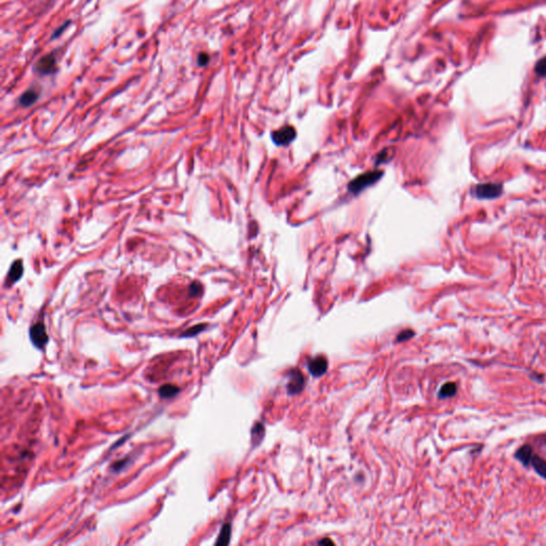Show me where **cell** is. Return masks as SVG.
I'll return each mask as SVG.
<instances>
[{
  "label": "cell",
  "mask_w": 546,
  "mask_h": 546,
  "mask_svg": "<svg viewBox=\"0 0 546 546\" xmlns=\"http://www.w3.org/2000/svg\"><path fill=\"white\" fill-rule=\"evenodd\" d=\"M413 335H414V332L412 330H405L401 332L399 336L397 337V341H404V340L410 339Z\"/></svg>",
  "instance_id": "18"
},
{
  "label": "cell",
  "mask_w": 546,
  "mask_h": 546,
  "mask_svg": "<svg viewBox=\"0 0 546 546\" xmlns=\"http://www.w3.org/2000/svg\"><path fill=\"white\" fill-rule=\"evenodd\" d=\"M209 56L206 52H201L198 57V62L200 66H206L209 63Z\"/></svg>",
  "instance_id": "19"
},
{
  "label": "cell",
  "mask_w": 546,
  "mask_h": 546,
  "mask_svg": "<svg viewBox=\"0 0 546 546\" xmlns=\"http://www.w3.org/2000/svg\"><path fill=\"white\" fill-rule=\"evenodd\" d=\"M203 290L202 285L200 283L194 282L190 286V295H199Z\"/></svg>",
  "instance_id": "20"
},
{
  "label": "cell",
  "mask_w": 546,
  "mask_h": 546,
  "mask_svg": "<svg viewBox=\"0 0 546 546\" xmlns=\"http://www.w3.org/2000/svg\"><path fill=\"white\" fill-rule=\"evenodd\" d=\"M230 538H231V525L230 524H225L222 529H221V533H220L219 537H218V540L216 542L217 545H226L230 543Z\"/></svg>",
  "instance_id": "14"
},
{
  "label": "cell",
  "mask_w": 546,
  "mask_h": 546,
  "mask_svg": "<svg viewBox=\"0 0 546 546\" xmlns=\"http://www.w3.org/2000/svg\"><path fill=\"white\" fill-rule=\"evenodd\" d=\"M303 386H304V378H303L302 374L299 370L294 369L292 371V375L290 376V381L287 386L288 393L291 394V395H293V394H298L302 391Z\"/></svg>",
  "instance_id": "7"
},
{
  "label": "cell",
  "mask_w": 546,
  "mask_h": 546,
  "mask_svg": "<svg viewBox=\"0 0 546 546\" xmlns=\"http://www.w3.org/2000/svg\"><path fill=\"white\" fill-rule=\"evenodd\" d=\"M295 136L297 134H295L293 127L284 126L280 130L273 132L272 140L277 145H286V144H289L294 140Z\"/></svg>",
  "instance_id": "4"
},
{
  "label": "cell",
  "mask_w": 546,
  "mask_h": 546,
  "mask_svg": "<svg viewBox=\"0 0 546 546\" xmlns=\"http://www.w3.org/2000/svg\"><path fill=\"white\" fill-rule=\"evenodd\" d=\"M515 457L519 459L524 465H528L532 462L533 458V448L529 445L522 446L521 448L515 453Z\"/></svg>",
  "instance_id": "9"
},
{
  "label": "cell",
  "mask_w": 546,
  "mask_h": 546,
  "mask_svg": "<svg viewBox=\"0 0 546 546\" xmlns=\"http://www.w3.org/2000/svg\"><path fill=\"white\" fill-rule=\"evenodd\" d=\"M382 174L383 172H380V171H373V172H367V173L362 174V175L354 178L351 183L349 184L348 186L349 191L354 194L360 193L362 190H364V189H366L367 187L377 183V181L382 177Z\"/></svg>",
  "instance_id": "1"
},
{
  "label": "cell",
  "mask_w": 546,
  "mask_h": 546,
  "mask_svg": "<svg viewBox=\"0 0 546 546\" xmlns=\"http://www.w3.org/2000/svg\"><path fill=\"white\" fill-rule=\"evenodd\" d=\"M473 194L478 200H495L503 194V185L498 183H482L474 187Z\"/></svg>",
  "instance_id": "2"
},
{
  "label": "cell",
  "mask_w": 546,
  "mask_h": 546,
  "mask_svg": "<svg viewBox=\"0 0 546 546\" xmlns=\"http://www.w3.org/2000/svg\"><path fill=\"white\" fill-rule=\"evenodd\" d=\"M205 328H206V324H198V325H194V327L190 328L189 330L185 331L183 334H181V336L183 337H192V336H195L198 335L200 332H202Z\"/></svg>",
  "instance_id": "15"
},
{
  "label": "cell",
  "mask_w": 546,
  "mask_h": 546,
  "mask_svg": "<svg viewBox=\"0 0 546 546\" xmlns=\"http://www.w3.org/2000/svg\"><path fill=\"white\" fill-rule=\"evenodd\" d=\"M37 98H39V92L35 89L31 88L20 96L19 104L24 106V107H29V106H31L37 101Z\"/></svg>",
  "instance_id": "8"
},
{
  "label": "cell",
  "mask_w": 546,
  "mask_h": 546,
  "mask_svg": "<svg viewBox=\"0 0 546 546\" xmlns=\"http://www.w3.org/2000/svg\"><path fill=\"white\" fill-rule=\"evenodd\" d=\"M22 272H24V267H22L21 261L14 262L11 266L9 274H7V279L10 280V283L16 282L22 275Z\"/></svg>",
  "instance_id": "11"
},
{
  "label": "cell",
  "mask_w": 546,
  "mask_h": 546,
  "mask_svg": "<svg viewBox=\"0 0 546 546\" xmlns=\"http://www.w3.org/2000/svg\"><path fill=\"white\" fill-rule=\"evenodd\" d=\"M70 22H71V21H66V22H65V24H64V25H63V26H62L61 28H59V29H57V31H56V32L54 33V35H52V37H51V39H55V37H57V36H59L60 34H61V33H62V32L64 31V30L66 29L67 25H68V24H70Z\"/></svg>",
  "instance_id": "21"
},
{
  "label": "cell",
  "mask_w": 546,
  "mask_h": 546,
  "mask_svg": "<svg viewBox=\"0 0 546 546\" xmlns=\"http://www.w3.org/2000/svg\"><path fill=\"white\" fill-rule=\"evenodd\" d=\"M328 368V361L324 356H316V358L308 361L309 373L315 377H319L323 375Z\"/></svg>",
  "instance_id": "6"
},
{
  "label": "cell",
  "mask_w": 546,
  "mask_h": 546,
  "mask_svg": "<svg viewBox=\"0 0 546 546\" xmlns=\"http://www.w3.org/2000/svg\"><path fill=\"white\" fill-rule=\"evenodd\" d=\"M261 431H264V427H263V424H261V423H257V424H256V426L254 427L253 431H252V434H253V439H254L255 437H257V442H260V441H261V439H262V437H263V434H264V432H262V433H261Z\"/></svg>",
  "instance_id": "17"
},
{
  "label": "cell",
  "mask_w": 546,
  "mask_h": 546,
  "mask_svg": "<svg viewBox=\"0 0 546 546\" xmlns=\"http://www.w3.org/2000/svg\"><path fill=\"white\" fill-rule=\"evenodd\" d=\"M57 60L54 54H48L41 58L35 65V71L42 75H49L57 71Z\"/></svg>",
  "instance_id": "5"
},
{
  "label": "cell",
  "mask_w": 546,
  "mask_h": 546,
  "mask_svg": "<svg viewBox=\"0 0 546 546\" xmlns=\"http://www.w3.org/2000/svg\"><path fill=\"white\" fill-rule=\"evenodd\" d=\"M159 396L163 399H171L179 393V388L174 384H164L159 388Z\"/></svg>",
  "instance_id": "10"
},
{
  "label": "cell",
  "mask_w": 546,
  "mask_h": 546,
  "mask_svg": "<svg viewBox=\"0 0 546 546\" xmlns=\"http://www.w3.org/2000/svg\"><path fill=\"white\" fill-rule=\"evenodd\" d=\"M323 543H330V544H332L333 542H332L331 540H328V539H327V540H322V541L319 542V544H323Z\"/></svg>",
  "instance_id": "22"
},
{
  "label": "cell",
  "mask_w": 546,
  "mask_h": 546,
  "mask_svg": "<svg viewBox=\"0 0 546 546\" xmlns=\"http://www.w3.org/2000/svg\"><path fill=\"white\" fill-rule=\"evenodd\" d=\"M535 71L538 75L541 76V77H545V76H546V57H543L542 59H540L539 61L536 63Z\"/></svg>",
  "instance_id": "16"
},
{
  "label": "cell",
  "mask_w": 546,
  "mask_h": 546,
  "mask_svg": "<svg viewBox=\"0 0 546 546\" xmlns=\"http://www.w3.org/2000/svg\"><path fill=\"white\" fill-rule=\"evenodd\" d=\"M532 464L536 469V472L546 479V461H544L539 456H533Z\"/></svg>",
  "instance_id": "12"
},
{
  "label": "cell",
  "mask_w": 546,
  "mask_h": 546,
  "mask_svg": "<svg viewBox=\"0 0 546 546\" xmlns=\"http://www.w3.org/2000/svg\"><path fill=\"white\" fill-rule=\"evenodd\" d=\"M457 385L456 383L453 382H448V383H445L441 390H439V397L441 398H449V397H452L454 394L457 393Z\"/></svg>",
  "instance_id": "13"
},
{
  "label": "cell",
  "mask_w": 546,
  "mask_h": 546,
  "mask_svg": "<svg viewBox=\"0 0 546 546\" xmlns=\"http://www.w3.org/2000/svg\"><path fill=\"white\" fill-rule=\"evenodd\" d=\"M30 339H31L32 344L39 349H43L46 344L48 343V335L46 332V328L43 322H37L33 324L29 331Z\"/></svg>",
  "instance_id": "3"
}]
</instances>
